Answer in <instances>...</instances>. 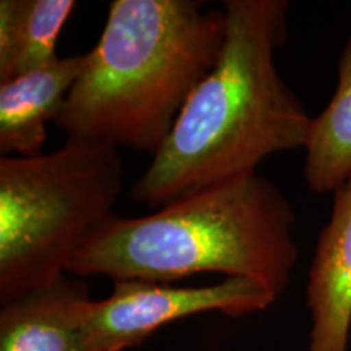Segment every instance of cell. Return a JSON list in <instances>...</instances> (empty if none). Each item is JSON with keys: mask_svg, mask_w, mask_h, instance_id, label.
I'll list each match as a JSON object with an SVG mask.
<instances>
[{"mask_svg": "<svg viewBox=\"0 0 351 351\" xmlns=\"http://www.w3.org/2000/svg\"><path fill=\"white\" fill-rule=\"evenodd\" d=\"M276 300L263 283L239 276L207 287L119 280L108 298L86 306V341L91 351H125L174 320L204 313L244 317L269 309Z\"/></svg>", "mask_w": 351, "mask_h": 351, "instance_id": "5b68a950", "label": "cell"}, {"mask_svg": "<svg viewBox=\"0 0 351 351\" xmlns=\"http://www.w3.org/2000/svg\"><path fill=\"white\" fill-rule=\"evenodd\" d=\"M307 351H348L351 335V178L333 192L306 285Z\"/></svg>", "mask_w": 351, "mask_h": 351, "instance_id": "8992f818", "label": "cell"}, {"mask_svg": "<svg viewBox=\"0 0 351 351\" xmlns=\"http://www.w3.org/2000/svg\"><path fill=\"white\" fill-rule=\"evenodd\" d=\"M296 215L256 173L176 199L145 217H114L75 254L73 276L176 283L199 274L257 280L280 298L298 261Z\"/></svg>", "mask_w": 351, "mask_h": 351, "instance_id": "3957f363", "label": "cell"}, {"mask_svg": "<svg viewBox=\"0 0 351 351\" xmlns=\"http://www.w3.org/2000/svg\"><path fill=\"white\" fill-rule=\"evenodd\" d=\"M302 150V174L314 194H333L351 178V36L341 49L335 91L313 117Z\"/></svg>", "mask_w": 351, "mask_h": 351, "instance_id": "30bf717a", "label": "cell"}, {"mask_svg": "<svg viewBox=\"0 0 351 351\" xmlns=\"http://www.w3.org/2000/svg\"><path fill=\"white\" fill-rule=\"evenodd\" d=\"M85 56L57 57L46 67L0 83V153L32 158L44 153L54 124L80 77Z\"/></svg>", "mask_w": 351, "mask_h": 351, "instance_id": "ba28073f", "label": "cell"}, {"mask_svg": "<svg viewBox=\"0 0 351 351\" xmlns=\"http://www.w3.org/2000/svg\"><path fill=\"white\" fill-rule=\"evenodd\" d=\"M75 8V0H2L0 83L54 62L57 41Z\"/></svg>", "mask_w": 351, "mask_h": 351, "instance_id": "9c48e42d", "label": "cell"}, {"mask_svg": "<svg viewBox=\"0 0 351 351\" xmlns=\"http://www.w3.org/2000/svg\"><path fill=\"white\" fill-rule=\"evenodd\" d=\"M287 0H226L221 52L132 186L160 208L238 176L275 153L304 148L313 117L275 65L288 34Z\"/></svg>", "mask_w": 351, "mask_h": 351, "instance_id": "6da1fadb", "label": "cell"}, {"mask_svg": "<svg viewBox=\"0 0 351 351\" xmlns=\"http://www.w3.org/2000/svg\"><path fill=\"white\" fill-rule=\"evenodd\" d=\"M90 288L64 274L0 309V351H91L85 313Z\"/></svg>", "mask_w": 351, "mask_h": 351, "instance_id": "52a82bcc", "label": "cell"}, {"mask_svg": "<svg viewBox=\"0 0 351 351\" xmlns=\"http://www.w3.org/2000/svg\"><path fill=\"white\" fill-rule=\"evenodd\" d=\"M119 150L67 138L39 156L0 160V306L67 274L75 254L116 217Z\"/></svg>", "mask_w": 351, "mask_h": 351, "instance_id": "277c9868", "label": "cell"}, {"mask_svg": "<svg viewBox=\"0 0 351 351\" xmlns=\"http://www.w3.org/2000/svg\"><path fill=\"white\" fill-rule=\"evenodd\" d=\"M223 41V10L194 0H114L54 125L67 138L155 156Z\"/></svg>", "mask_w": 351, "mask_h": 351, "instance_id": "7a4b0ae2", "label": "cell"}]
</instances>
